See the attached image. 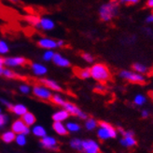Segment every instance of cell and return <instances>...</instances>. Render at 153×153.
Segmentation results:
<instances>
[{
	"mask_svg": "<svg viewBox=\"0 0 153 153\" xmlns=\"http://www.w3.org/2000/svg\"><path fill=\"white\" fill-rule=\"evenodd\" d=\"M36 118L33 114L31 113H25L24 116H22V121L26 126H30V125H33L35 122H36Z\"/></svg>",
	"mask_w": 153,
	"mask_h": 153,
	"instance_id": "cell-18",
	"label": "cell"
},
{
	"mask_svg": "<svg viewBox=\"0 0 153 153\" xmlns=\"http://www.w3.org/2000/svg\"><path fill=\"white\" fill-rule=\"evenodd\" d=\"M9 110L14 114L19 115V116H24L25 113H27L26 107L22 105V104H17V105H10L9 107Z\"/></svg>",
	"mask_w": 153,
	"mask_h": 153,
	"instance_id": "cell-14",
	"label": "cell"
},
{
	"mask_svg": "<svg viewBox=\"0 0 153 153\" xmlns=\"http://www.w3.org/2000/svg\"><path fill=\"white\" fill-rule=\"evenodd\" d=\"M71 146L72 148H76V149H79V150H83L82 148V141L79 140V139H75L71 141Z\"/></svg>",
	"mask_w": 153,
	"mask_h": 153,
	"instance_id": "cell-28",
	"label": "cell"
},
{
	"mask_svg": "<svg viewBox=\"0 0 153 153\" xmlns=\"http://www.w3.org/2000/svg\"><path fill=\"white\" fill-rule=\"evenodd\" d=\"M3 75L6 76L7 78H12V79H22V80H26L25 77H22V76H20L19 74L15 73L11 71H9V70H4L3 72Z\"/></svg>",
	"mask_w": 153,
	"mask_h": 153,
	"instance_id": "cell-22",
	"label": "cell"
},
{
	"mask_svg": "<svg viewBox=\"0 0 153 153\" xmlns=\"http://www.w3.org/2000/svg\"><path fill=\"white\" fill-rule=\"evenodd\" d=\"M5 64L9 66H26L31 65V62L25 57H10L5 58Z\"/></svg>",
	"mask_w": 153,
	"mask_h": 153,
	"instance_id": "cell-8",
	"label": "cell"
},
{
	"mask_svg": "<svg viewBox=\"0 0 153 153\" xmlns=\"http://www.w3.org/2000/svg\"><path fill=\"white\" fill-rule=\"evenodd\" d=\"M20 90L22 91V92H24V93H28L29 92V87L27 86H21Z\"/></svg>",
	"mask_w": 153,
	"mask_h": 153,
	"instance_id": "cell-38",
	"label": "cell"
},
{
	"mask_svg": "<svg viewBox=\"0 0 153 153\" xmlns=\"http://www.w3.org/2000/svg\"><path fill=\"white\" fill-rule=\"evenodd\" d=\"M91 76L101 84H105L111 79V73L108 67L103 63L94 64L90 69Z\"/></svg>",
	"mask_w": 153,
	"mask_h": 153,
	"instance_id": "cell-1",
	"label": "cell"
},
{
	"mask_svg": "<svg viewBox=\"0 0 153 153\" xmlns=\"http://www.w3.org/2000/svg\"><path fill=\"white\" fill-rule=\"evenodd\" d=\"M147 22L148 23H153V14L149 15V16L147 18Z\"/></svg>",
	"mask_w": 153,
	"mask_h": 153,
	"instance_id": "cell-42",
	"label": "cell"
},
{
	"mask_svg": "<svg viewBox=\"0 0 153 153\" xmlns=\"http://www.w3.org/2000/svg\"><path fill=\"white\" fill-rule=\"evenodd\" d=\"M69 116V114L66 111H60V112H57L55 113L54 115L52 116V118L53 120H55V122H61L65 119H66Z\"/></svg>",
	"mask_w": 153,
	"mask_h": 153,
	"instance_id": "cell-19",
	"label": "cell"
},
{
	"mask_svg": "<svg viewBox=\"0 0 153 153\" xmlns=\"http://www.w3.org/2000/svg\"><path fill=\"white\" fill-rule=\"evenodd\" d=\"M5 64V58L0 57V66H3Z\"/></svg>",
	"mask_w": 153,
	"mask_h": 153,
	"instance_id": "cell-43",
	"label": "cell"
},
{
	"mask_svg": "<svg viewBox=\"0 0 153 153\" xmlns=\"http://www.w3.org/2000/svg\"><path fill=\"white\" fill-rule=\"evenodd\" d=\"M16 142L18 145H20V146H24V145H25V143H26L25 137L22 134H20L19 136L16 137Z\"/></svg>",
	"mask_w": 153,
	"mask_h": 153,
	"instance_id": "cell-32",
	"label": "cell"
},
{
	"mask_svg": "<svg viewBox=\"0 0 153 153\" xmlns=\"http://www.w3.org/2000/svg\"><path fill=\"white\" fill-rule=\"evenodd\" d=\"M147 6L149 8H151V9H153V0H148V1H147Z\"/></svg>",
	"mask_w": 153,
	"mask_h": 153,
	"instance_id": "cell-40",
	"label": "cell"
},
{
	"mask_svg": "<svg viewBox=\"0 0 153 153\" xmlns=\"http://www.w3.org/2000/svg\"><path fill=\"white\" fill-rule=\"evenodd\" d=\"M33 133L35 135L38 136V137H45L46 135V132H45V130L40 127V126H36L33 129Z\"/></svg>",
	"mask_w": 153,
	"mask_h": 153,
	"instance_id": "cell-26",
	"label": "cell"
},
{
	"mask_svg": "<svg viewBox=\"0 0 153 153\" xmlns=\"http://www.w3.org/2000/svg\"><path fill=\"white\" fill-rule=\"evenodd\" d=\"M52 128L60 135H67L68 134L67 130L65 128V126L61 123V122H55V123H53Z\"/></svg>",
	"mask_w": 153,
	"mask_h": 153,
	"instance_id": "cell-17",
	"label": "cell"
},
{
	"mask_svg": "<svg viewBox=\"0 0 153 153\" xmlns=\"http://www.w3.org/2000/svg\"><path fill=\"white\" fill-rule=\"evenodd\" d=\"M32 69H33L34 72L38 75H42L47 72V69L39 64H32Z\"/></svg>",
	"mask_w": 153,
	"mask_h": 153,
	"instance_id": "cell-24",
	"label": "cell"
},
{
	"mask_svg": "<svg viewBox=\"0 0 153 153\" xmlns=\"http://www.w3.org/2000/svg\"><path fill=\"white\" fill-rule=\"evenodd\" d=\"M95 90L98 91V92H104V91H105V88H104L102 86H98V87L95 88Z\"/></svg>",
	"mask_w": 153,
	"mask_h": 153,
	"instance_id": "cell-39",
	"label": "cell"
},
{
	"mask_svg": "<svg viewBox=\"0 0 153 153\" xmlns=\"http://www.w3.org/2000/svg\"><path fill=\"white\" fill-rule=\"evenodd\" d=\"M52 59H53V62H54L58 66H61V67L70 66L69 61H68L67 59H65V58H64L63 57H61L59 54H55V55H53Z\"/></svg>",
	"mask_w": 153,
	"mask_h": 153,
	"instance_id": "cell-15",
	"label": "cell"
},
{
	"mask_svg": "<svg viewBox=\"0 0 153 153\" xmlns=\"http://www.w3.org/2000/svg\"><path fill=\"white\" fill-rule=\"evenodd\" d=\"M67 128L71 132H78L80 127H79V125L76 124V123H67Z\"/></svg>",
	"mask_w": 153,
	"mask_h": 153,
	"instance_id": "cell-31",
	"label": "cell"
},
{
	"mask_svg": "<svg viewBox=\"0 0 153 153\" xmlns=\"http://www.w3.org/2000/svg\"><path fill=\"white\" fill-rule=\"evenodd\" d=\"M120 75L121 78L126 79L131 83L144 84L145 82H146L145 77L143 75H141L139 73H136V72H129V71H122L120 73Z\"/></svg>",
	"mask_w": 153,
	"mask_h": 153,
	"instance_id": "cell-4",
	"label": "cell"
},
{
	"mask_svg": "<svg viewBox=\"0 0 153 153\" xmlns=\"http://www.w3.org/2000/svg\"><path fill=\"white\" fill-rule=\"evenodd\" d=\"M7 118L6 116H4V115H0V127L3 126V125H5V123L7 122Z\"/></svg>",
	"mask_w": 153,
	"mask_h": 153,
	"instance_id": "cell-37",
	"label": "cell"
},
{
	"mask_svg": "<svg viewBox=\"0 0 153 153\" xmlns=\"http://www.w3.org/2000/svg\"><path fill=\"white\" fill-rule=\"evenodd\" d=\"M73 72L76 76H78L80 79H86L91 76V71L90 69H80L79 67H75L73 69Z\"/></svg>",
	"mask_w": 153,
	"mask_h": 153,
	"instance_id": "cell-12",
	"label": "cell"
},
{
	"mask_svg": "<svg viewBox=\"0 0 153 153\" xmlns=\"http://www.w3.org/2000/svg\"><path fill=\"white\" fill-rule=\"evenodd\" d=\"M39 26H41L43 29H46V30H50V29H52L54 27V24H53V22L50 19H40V25Z\"/></svg>",
	"mask_w": 153,
	"mask_h": 153,
	"instance_id": "cell-20",
	"label": "cell"
},
{
	"mask_svg": "<svg viewBox=\"0 0 153 153\" xmlns=\"http://www.w3.org/2000/svg\"><path fill=\"white\" fill-rule=\"evenodd\" d=\"M149 97L153 100V91H150V92H149Z\"/></svg>",
	"mask_w": 153,
	"mask_h": 153,
	"instance_id": "cell-45",
	"label": "cell"
},
{
	"mask_svg": "<svg viewBox=\"0 0 153 153\" xmlns=\"http://www.w3.org/2000/svg\"><path fill=\"white\" fill-rule=\"evenodd\" d=\"M39 83L43 84L44 86H46L47 87H50L53 90H55V91H63L62 87H60L55 82H53L51 80H47V79H41L39 81Z\"/></svg>",
	"mask_w": 153,
	"mask_h": 153,
	"instance_id": "cell-16",
	"label": "cell"
},
{
	"mask_svg": "<svg viewBox=\"0 0 153 153\" xmlns=\"http://www.w3.org/2000/svg\"><path fill=\"white\" fill-rule=\"evenodd\" d=\"M63 106L65 108L66 112H68V114L74 115V116H79V118H84V119L87 118V115L84 114L83 112H81L76 105H74L70 103H65Z\"/></svg>",
	"mask_w": 153,
	"mask_h": 153,
	"instance_id": "cell-9",
	"label": "cell"
},
{
	"mask_svg": "<svg viewBox=\"0 0 153 153\" xmlns=\"http://www.w3.org/2000/svg\"><path fill=\"white\" fill-rule=\"evenodd\" d=\"M37 45L41 48H46V49H51V48H55L58 46L56 41L50 40V39H42L40 41H38Z\"/></svg>",
	"mask_w": 153,
	"mask_h": 153,
	"instance_id": "cell-13",
	"label": "cell"
},
{
	"mask_svg": "<svg viewBox=\"0 0 153 153\" xmlns=\"http://www.w3.org/2000/svg\"><path fill=\"white\" fill-rule=\"evenodd\" d=\"M82 148L86 153H100L98 144L93 140L82 141Z\"/></svg>",
	"mask_w": 153,
	"mask_h": 153,
	"instance_id": "cell-6",
	"label": "cell"
},
{
	"mask_svg": "<svg viewBox=\"0 0 153 153\" xmlns=\"http://www.w3.org/2000/svg\"><path fill=\"white\" fill-rule=\"evenodd\" d=\"M134 103L136 105L141 106V105H143L145 103H146V98H145V96H143V95H141V94H138V95H136V96H135L134 100Z\"/></svg>",
	"mask_w": 153,
	"mask_h": 153,
	"instance_id": "cell-27",
	"label": "cell"
},
{
	"mask_svg": "<svg viewBox=\"0 0 153 153\" xmlns=\"http://www.w3.org/2000/svg\"><path fill=\"white\" fill-rule=\"evenodd\" d=\"M53 55H54V54L50 51V52H47V53H46L43 57H44L45 60H51V59L53 57Z\"/></svg>",
	"mask_w": 153,
	"mask_h": 153,
	"instance_id": "cell-35",
	"label": "cell"
},
{
	"mask_svg": "<svg viewBox=\"0 0 153 153\" xmlns=\"http://www.w3.org/2000/svg\"><path fill=\"white\" fill-rule=\"evenodd\" d=\"M99 126L100 129L98 130V137L101 140H105L108 138H115L117 136V131L115 128L110 125L108 122L105 121H100L99 122Z\"/></svg>",
	"mask_w": 153,
	"mask_h": 153,
	"instance_id": "cell-3",
	"label": "cell"
},
{
	"mask_svg": "<svg viewBox=\"0 0 153 153\" xmlns=\"http://www.w3.org/2000/svg\"><path fill=\"white\" fill-rule=\"evenodd\" d=\"M120 2L127 5H133V4H136L138 2V0H120Z\"/></svg>",
	"mask_w": 153,
	"mask_h": 153,
	"instance_id": "cell-36",
	"label": "cell"
},
{
	"mask_svg": "<svg viewBox=\"0 0 153 153\" xmlns=\"http://www.w3.org/2000/svg\"><path fill=\"white\" fill-rule=\"evenodd\" d=\"M25 19L26 20V22H28L29 24H31L32 26H39L40 25V18L38 16H36V15H28V16L25 17Z\"/></svg>",
	"mask_w": 153,
	"mask_h": 153,
	"instance_id": "cell-21",
	"label": "cell"
},
{
	"mask_svg": "<svg viewBox=\"0 0 153 153\" xmlns=\"http://www.w3.org/2000/svg\"><path fill=\"white\" fill-rule=\"evenodd\" d=\"M149 116V112L147 110H143L142 111V117L143 118H147Z\"/></svg>",
	"mask_w": 153,
	"mask_h": 153,
	"instance_id": "cell-41",
	"label": "cell"
},
{
	"mask_svg": "<svg viewBox=\"0 0 153 153\" xmlns=\"http://www.w3.org/2000/svg\"><path fill=\"white\" fill-rule=\"evenodd\" d=\"M132 68H133L134 71H135L136 72H138L139 74H141V73H146V72H149L148 71V68L145 66V65L141 64V63H135V64H134L132 66Z\"/></svg>",
	"mask_w": 153,
	"mask_h": 153,
	"instance_id": "cell-23",
	"label": "cell"
},
{
	"mask_svg": "<svg viewBox=\"0 0 153 153\" xmlns=\"http://www.w3.org/2000/svg\"><path fill=\"white\" fill-rule=\"evenodd\" d=\"M119 10V2L117 0H111L110 2L103 5L99 11L100 19L104 22H108L116 16Z\"/></svg>",
	"mask_w": 153,
	"mask_h": 153,
	"instance_id": "cell-2",
	"label": "cell"
},
{
	"mask_svg": "<svg viewBox=\"0 0 153 153\" xmlns=\"http://www.w3.org/2000/svg\"><path fill=\"white\" fill-rule=\"evenodd\" d=\"M51 103H55V104H58V105H64V103H65V102L63 101V99L61 98V97H59L58 95L51 96Z\"/></svg>",
	"mask_w": 153,
	"mask_h": 153,
	"instance_id": "cell-29",
	"label": "cell"
},
{
	"mask_svg": "<svg viewBox=\"0 0 153 153\" xmlns=\"http://www.w3.org/2000/svg\"><path fill=\"white\" fill-rule=\"evenodd\" d=\"M121 133L123 135V138H121L120 140L122 146H124L126 148H132L135 146L137 142L134 138V133L132 131H128V132L123 131Z\"/></svg>",
	"mask_w": 153,
	"mask_h": 153,
	"instance_id": "cell-5",
	"label": "cell"
},
{
	"mask_svg": "<svg viewBox=\"0 0 153 153\" xmlns=\"http://www.w3.org/2000/svg\"><path fill=\"white\" fill-rule=\"evenodd\" d=\"M96 125H97V122L94 119H93V118H90L86 122V128L88 130H90V131H91V130H94L96 127Z\"/></svg>",
	"mask_w": 153,
	"mask_h": 153,
	"instance_id": "cell-30",
	"label": "cell"
},
{
	"mask_svg": "<svg viewBox=\"0 0 153 153\" xmlns=\"http://www.w3.org/2000/svg\"><path fill=\"white\" fill-rule=\"evenodd\" d=\"M81 55V57L83 58V59H85L87 62H93L94 61V57H91L90 54H87V53H81L80 54Z\"/></svg>",
	"mask_w": 153,
	"mask_h": 153,
	"instance_id": "cell-34",
	"label": "cell"
},
{
	"mask_svg": "<svg viewBox=\"0 0 153 153\" xmlns=\"http://www.w3.org/2000/svg\"><path fill=\"white\" fill-rule=\"evenodd\" d=\"M7 51H9V47H7V45L4 41H0V54H6Z\"/></svg>",
	"mask_w": 153,
	"mask_h": 153,
	"instance_id": "cell-33",
	"label": "cell"
},
{
	"mask_svg": "<svg viewBox=\"0 0 153 153\" xmlns=\"http://www.w3.org/2000/svg\"><path fill=\"white\" fill-rule=\"evenodd\" d=\"M10 1H12V2H16L17 0H10Z\"/></svg>",
	"mask_w": 153,
	"mask_h": 153,
	"instance_id": "cell-46",
	"label": "cell"
},
{
	"mask_svg": "<svg viewBox=\"0 0 153 153\" xmlns=\"http://www.w3.org/2000/svg\"><path fill=\"white\" fill-rule=\"evenodd\" d=\"M33 92L34 94L37 97L41 99V100H45V101H51V94L50 93V91H48L47 89H45L41 87H38L36 86L33 89Z\"/></svg>",
	"mask_w": 153,
	"mask_h": 153,
	"instance_id": "cell-10",
	"label": "cell"
},
{
	"mask_svg": "<svg viewBox=\"0 0 153 153\" xmlns=\"http://www.w3.org/2000/svg\"><path fill=\"white\" fill-rule=\"evenodd\" d=\"M1 138L6 143H10L13 140L16 139V136H15L14 133H12V132H7V133H5L2 134Z\"/></svg>",
	"mask_w": 153,
	"mask_h": 153,
	"instance_id": "cell-25",
	"label": "cell"
},
{
	"mask_svg": "<svg viewBox=\"0 0 153 153\" xmlns=\"http://www.w3.org/2000/svg\"><path fill=\"white\" fill-rule=\"evenodd\" d=\"M3 72H4V69L2 66H0V74H3Z\"/></svg>",
	"mask_w": 153,
	"mask_h": 153,
	"instance_id": "cell-44",
	"label": "cell"
},
{
	"mask_svg": "<svg viewBox=\"0 0 153 153\" xmlns=\"http://www.w3.org/2000/svg\"><path fill=\"white\" fill-rule=\"evenodd\" d=\"M12 131L16 133H20V134H27L29 133V128L28 126H26L24 121L22 119H18L16 121H14V123L12 124Z\"/></svg>",
	"mask_w": 153,
	"mask_h": 153,
	"instance_id": "cell-7",
	"label": "cell"
},
{
	"mask_svg": "<svg viewBox=\"0 0 153 153\" xmlns=\"http://www.w3.org/2000/svg\"><path fill=\"white\" fill-rule=\"evenodd\" d=\"M40 144L42 146L46 148H49V149H51V150H56L58 151L59 150V148L57 147V141L52 138V137H44L40 140Z\"/></svg>",
	"mask_w": 153,
	"mask_h": 153,
	"instance_id": "cell-11",
	"label": "cell"
}]
</instances>
